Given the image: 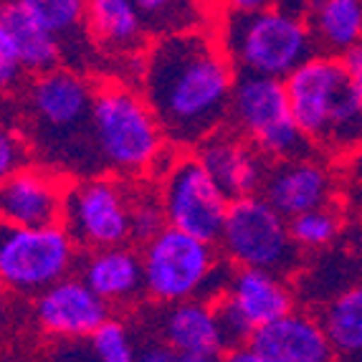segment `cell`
<instances>
[{
    "mask_svg": "<svg viewBox=\"0 0 362 362\" xmlns=\"http://www.w3.org/2000/svg\"><path fill=\"white\" fill-rule=\"evenodd\" d=\"M235 76L211 30L160 36L139 56V91L175 147H198L230 119Z\"/></svg>",
    "mask_w": 362,
    "mask_h": 362,
    "instance_id": "cell-1",
    "label": "cell"
},
{
    "mask_svg": "<svg viewBox=\"0 0 362 362\" xmlns=\"http://www.w3.org/2000/svg\"><path fill=\"white\" fill-rule=\"evenodd\" d=\"M296 124L329 155L362 150V86L334 54H314L286 78Z\"/></svg>",
    "mask_w": 362,
    "mask_h": 362,
    "instance_id": "cell-2",
    "label": "cell"
},
{
    "mask_svg": "<svg viewBox=\"0 0 362 362\" xmlns=\"http://www.w3.org/2000/svg\"><path fill=\"white\" fill-rule=\"evenodd\" d=\"M97 89L81 71L59 66L38 74L25 91L33 142L51 163H97L91 145V109ZM99 165V163H97Z\"/></svg>",
    "mask_w": 362,
    "mask_h": 362,
    "instance_id": "cell-3",
    "label": "cell"
},
{
    "mask_svg": "<svg viewBox=\"0 0 362 362\" xmlns=\"http://www.w3.org/2000/svg\"><path fill=\"white\" fill-rule=\"evenodd\" d=\"M238 74L289 78L314 56V33L307 21L284 8L226 11L216 30Z\"/></svg>",
    "mask_w": 362,
    "mask_h": 362,
    "instance_id": "cell-4",
    "label": "cell"
},
{
    "mask_svg": "<svg viewBox=\"0 0 362 362\" xmlns=\"http://www.w3.org/2000/svg\"><path fill=\"white\" fill-rule=\"evenodd\" d=\"M91 145L104 170L132 177L152 170L168 139L142 91L104 84L91 109Z\"/></svg>",
    "mask_w": 362,
    "mask_h": 362,
    "instance_id": "cell-5",
    "label": "cell"
},
{
    "mask_svg": "<svg viewBox=\"0 0 362 362\" xmlns=\"http://www.w3.org/2000/svg\"><path fill=\"white\" fill-rule=\"evenodd\" d=\"M233 129L251 139L269 163L317 155L314 142L296 124L284 78L238 74L230 102Z\"/></svg>",
    "mask_w": 362,
    "mask_h": 362,
    "instance_id": "cell-6",
    "label": "cell"
},
{
    "mask_svg": "<svg viewBox=\"0 0 362 362\" xmlns=\"http://www.w3.org/2000/svg\"><path fill=\"white\" fill-rule=\"evenodd\" d=\"M218 243L226 259L235 266L264 269L281 276L299 266V243L289 230V218L259 193L230 200Z\"/></svg>",
    "mask_w": 362,
    "mask_h": 362,
    "instance_id": "cell-7",
    "label": "cell"
},
{
    "mask_svg": "<svg viewBox=\"0 0 362 362\" xmlns=\"http://www.w3.org/2000/svg\"><path fill=\"white\" fill-rule=\"evenodd\" d=\"M216 246L218 243H208L198 235L168 226L142 246L147 296L160 304L198 299L213 269L221 264Z\"/></svg>",
    "mask_w": 362,
    "mask_h": 362,
    "instance_id": "cell-8",
    "label": "cell"
},
{
    "mask_svg": "<svg viewBox=\"0 0 362 362\" xmlns=\"http://www.w3.org/2000/svg\"><path fill=\"white\" fill-rule=\"evenodd\" d=\"M76 259V243L64 226L18 228L6 226L0 238V279L21 294H41L66 279Z\"/></svg>",
    "mask_w": 362,
    "mask_h": 362,
    "instance_id": "cell-9",
    "label": "cell"
},
{
    "mask_svg": "<svg viewBox=\"0 0 362 362\" xmlns=\"http://www.w3.org/2000/svg\"><path fill=\"white\" fill-rule=\"evenodd\" d=\"M134 195L119 180L86 177L66 190L64 228L86 251L124 246L132 241Z\"/></svg>",
    "mask_w": 362,
    "mask_h": 362,
    "instance_id": "cell-10",
    "label": "cell"
},
{
    "mask_svg": "<svg viewBox=\"0 0 362 362\" xmlns=\"http://www.w3.org/2000/svg\"><path fill=\"white\" fill-rule=\"evenodd\" d=\"M160 195L170 226L198 235L208 243L221 241L230 198L221 190L198 157H177L173 170L163 177Z\"/></svg>",
    "mask_w": 362,
    "mask_h": 362,
    "instance_id": "cell-11",
    "label": "cell"
},
{
    "mask_svg": "<svg viewBox=\"0 0 362 362\" xmlns=\"http://www.w3.org/2000/svg\"><path fill=\"white\" fill-rule=\"evenodd\" d=\"M66 190L61 180L41 168H23L3 177L0 213L6 226L18 228H49L64 226Z\"/></svg>",
    "mask_w": 362,
    "mask_h": 362,
    "instance_id": "cell-12",
    "label": "cell"
},
{
    "mask_svg": "<svg viewBox=\"0 0 362 362\" xmlns=\"http://www.w3.org/2000/svg\"><path fill=\"white\" fill-rule=\"evenodd\" d=\"M195 157L206 165L213 180L230 200L256 195L266 180V160L251 139L238 129H218L195 147Z\"/></svg>",
    "mask_w": 362,
    "mask_h": 362,
    "instance_id": "cell-13",
    "label": "cell"
},
{
    "mask_svg": "<svg viewBox=\"0 0 362 362\" xmlns=\"http://www.w3.org/2000/svg\"><path fill=\"white\" fill-rule=\"evenodd\" d=\"M36 317L56 337L89 339L109 320V302L84 279L66 276L38 294Z\"/></svg>",
    "mask_w": 362,
    "mask_h": 362,
    "instance_id": "cell-14",
    "label": "cell"
},
{
    "mask_svg": "<svg viewBox=\"0 0 362 362\" xmlns=\"http://www.w3.org/2000/svg\"><path fill=\"white\" fill-rule=\"evenodd\" d=\"M264 195L281 216L294 218L307 211L332 206L334 180L329 170L312 157H296L274 163L266 173Z\"/></svg>",
    "mask_w": 362,
    "mask_h": 362,
    "instance_id": "cell-15",
    "label": "cell"
},
{
    "mask_svg": "<svg viewBox=\"0 0 362 362\" xmlns=\"http://www.w3.org/2000/svg\"><path fill=\"white\" fill-rule=\"evenodd\" d=\"M248 344L269 362H337L322 320L294 309L259 327Z\"/></svg>",
    "mask_w": 362,
    "mask_h": 362,
    "instance_id": "cell-16",
    "label": "cell"
},
{
    "mask_svg": "<svg viewBox=\"0 0 362 362\" xmlns=\"http://www.w3.org/2000/svg\"><path fill=\"white\" fill-rule=\"evenodd\" d=\"M86 25L94 46L112 56H137L147 49V30L134 0H89Z\"/></svg>",
    "mask_w": 362,
    "mask_h": 362,
    "instance_id": "cell-17",
    "label": "cell"
},
{
    "mask_svg": "<svg viewBox=\"0 0 362 362\" xmlns=\"http://www.w3.org/2000/svg\"><path fill=\"white\" fill-rule=\"evenodd\" d=\"M81 279L109 304L134 302L147 294L142 254L127 246H112L89 251L81 266Z\"/></svg>",
    "mask_w": 362,
    "mask_h": 362,
    "instance_id": "cell-18",
    "label": "cell"
},
{
    "mask_svg": "<svg viewBox=\"0 0 362 362\" xmlns=\"http://www.w3.org/2000/svg\"><path fill=\"white\" fill-rule=\"evenodd\" d=\"M226 299H230L241 309L256 329L294 309V296H291V289L286 286L281 274L248 269V266L235 269L228 291H226Z\"/></svg>",
    "mask_w": 362,
    "mask_h": 362,
    "instance_id": "cell-19",
    "label": "cell"
},
{
    "mask_svg": "<svg viewBox=\"0 0 362 362\" xmlns=\"http://www.w3.org/2000/svg\"><path fill=\"white\" fill-rule=\"evenodd\" d=\"M160 334L177 352H226L216 304L203 299L170 304L160 317Z\"/></svg>",
    "mask_w": 362,
    "mask_h": 362,
    "instance_id": "cell-20",
    "label": "cell"
},
{
    "mask_svg": "<svg viewBox=\"0 0 362 362\" xmlns=\"http://www.w3.org/2000/svg\"><path fill=\"white\" fill-rule=\"evenodd\" d=\"M13 3L25 8L38 23H43L59 38L64 61H69V66H84L89 51L97 49L86 25L89 0H13Z\"/></svg>",
    "mask_w": 362,
    "mask_h": 362,
    "instance_id": "cell-21",
    "label": "cell"
},
{
    "mask_svg": "<svg viewBox=\"0 0 362 362\" xmlns=\"http://www.w3.org/2000/svg\"><path fill=\"white\" fill-rule=\"evenodd\" d=\"M0 30H6L8 36L18 46L21 61H23L25 74H46L61 66L64 51H61L59 38L51 33L43 23H38L25 8L18 3L6 0L0 8Z\"/></svg>",
    "mask_w": 362,
    "mask_h": 362,
    "instance_id": "cell-22",
    "label": "cell"
},
{
    "mask_svg": "<svg viewBox=\"0 0 362 362\" xmlns=\"http://www.w3.org/2000/svg\"><path fill=\"white\" fill-rule=\"evenodd\" d=\"M309 28L327 54L342 56L362 41V0H314Z\"/></svg>",
    "mask_w": 362,
    "mask_h": 362,
    "instance_id": "cell-23",
    "label": "cell"
},
{
    "mask_svg": "<svg viewBox=\"0 0 362 362\" xmlns=\"http://www.w3.org/2000/svg\"><path fill=\"white\" fill-rule=\"evenodd\" d=\"M337 362H362V281L347 286L322 312Z\"/></svg>",
    "mask_w": 362,
    "mask_h": 362,
    "instance_id": "cell-24",
    "label": "cell"
},
{
    "mask_svg": "<svg viewBox=\"0 0 362 362\" xmlns=\"http://www.w3.org/2000/svg\"><path fill=\"white\" fill-rule=\"evenodd\" d=\"M152 38L206 30L218 0H134Z\"/></svg>",
    "mask_w": 362,
    "mask_h": 362,
    "instance_id": "cell-25",
    "label": "cell"
},
{
    "mask_svg": "<svg viewBox=\"0 0 362 362\" xmlns=\"http://www.w3.org/2000/svg\"><path fill=\"white\" fill-rule=\"evenodd\" d=\"M289 230L299 248H322L334 241L339 230V218L332 211V206L317 208V211L289 218Z\"/></svg>",
    "mask_w": 362,
    "mask_h": 362,
    "instance_id": "cell-26",
    "label": "cell"
},
{
    "mask_svg": "<svg viewBox=\"0 0 362 362\" xmlns=\"http://www.w3.org/2000/svg\"><path fill=\"white\" fill-rule=\"evenodd\" d=\"M89 350L94 362H134L137 350L127 327L117 320H107L89 337Z\"/></svg>",
    "mask_w": 362,
    "mask_h": 362,
    "instance_id": "cell-27",
    "label": "cell"
},
{
    "mask_svg": "<svg viewBox=\"0 0 362 362\" xmlns=\"http://www.w3.org/2000/svg\"><path fill=\"white\" fill-rule=\"evenodd\" d=\"M168 216H165L163 195L142 193L134 195L132 203V241H137L139 246L150 243L155 235H160L168 228Z\"/></svg>",
    "mask_w": 362,
    "mask_h": 362,
    "instance_id": "cell-28",
    "label": "cell"
},
{
    "mask_svg": "<svg viewBox=\"0 0 362 362\" xmlns=\"http://www.w3.org/2000/svg\"><path fill=\"white\" fill-rule=\"evenodd\" d=\"M216 312H218V322H221V332H223L226 350H233V347H241V344L251 342L256 327L246 320V314L235 307L230 299H226V296L218 299Z\"/></svg>",
    "mask_w": 362,
    "mask_h": 362,
    "instance_id": "cell-29",
    "label": "cell"
},
{
    "mask_svg": "<svg viewBox=\"0 0 362 362\" xmlns=\"http://www.w3.org/2000/svg\"><path fill=\"white\" fill-rule=\"evenodd\" d=\"M30 160V147L18 132L3 129L0 134V175L8 177L18 170L28 168Z\"/></svg>",
    "mask_w": 362,
    "mask_h": 362,
    "instance_id": "cell-30",
    "label": "cell"
},
{
    "mask_svg": "<svg viewBox=\"0 0 362 362\" xmlns=\"http://www.w3.org/2000/svg\"><path fill=\"white\" fill-rule=\"evenodd\" d=\"M25 69L23 61H21L18 46L8 36L6 30H0V81H3V89H13V86L21 84Z\"/></svg>",
    "mask_w": 362,
    "mask_h": 362,
    "instance_id": "cell-31",
    "label": "cell"
},
{
    "mask_svg": "<svg viewBox=\"0 0 362 362\" xmlns=\"http://www.w3.org/2000/svg\"><path fill=\"white\" fill-rule=\"evenodd\" d=\"M134 362H177V350L170 347L165 339H150L137 350Z\"/></svg>",
    "mask_w": 362,
    "mask_h": 362,
    "instance_id": "cell-32",
    "label": "cell"
},
{
    "mask_svg": "<svg viewBox=\"0 0 362 362\" xmlns=\"http://www.w3.org/2000/svg\"><path fill=\"white\" fill-rule=\"evenodd\" d=\"M342 64H344V69L350 71V76L355 78V81H360L362 78V41L360 43H355L352 49H347L342 56Z\"/></svg>",
    "mask_w": 362,
    "mask_h": 362,
    "instance_id": "cell-33",
    "label": "cell"
},
{
    "mask_svg": "<svg viewBox=\"0 0 362 362\" xmlns=\"http://www.w3.org/2000/svg\"><path fill=\"white\" fill-rule=\"evenodd\" d=\"M226 362H269L261 352H256L251 344H241V347H233V350L223 352Z\"/></svg>",
    "mask_w": 362,
    "mask_h": 362,
    "instance_id": "cell-34",
    "label": "cell"
},
{
    "mask_svg": "<svg viewBox=\"0 0 362 362\" xmlns=\"http://www.w3.org/2000/svg\"><path fill=\"white\" fill-rule=\"evenodd\" d=\"M226 11H241V13H248V11H261V8H269L272 6V0H218Z\"/></svg>",
    "mask_w": 362,
    "mask_h": 362,
    "instance_id": "cell-35",
    "label": "cell"
},
{
    "mask_svg": "<svg viewBox=\"0 0 362 362\" xmlns=\"http://www.w3.org/2000/svg\"><path fill=\"white\" fill-rule=\"evenodd\" d=\"M177 362H226L223 352H177Z\"/></svg>",
    "mask_w": 362,
    "mask_h": 362,
    "instance_id": "cell-36",
    "label": "cell"
},
{
    "mask_svg": "<svg viewBox=\"0 0 362 362\" xmlns=\"http://www.w3.org/2000/svg\"><path fill=\"white\" fill-rule=\"evenodd\" d=\"M357 84H360V86H362V78H360V81H357Z\"/></svg>",
    "mask_w": 362,
    "mask_h": 362,
    "instance_id": "cell-37",
    "label": "cell"
}]
</instances>
